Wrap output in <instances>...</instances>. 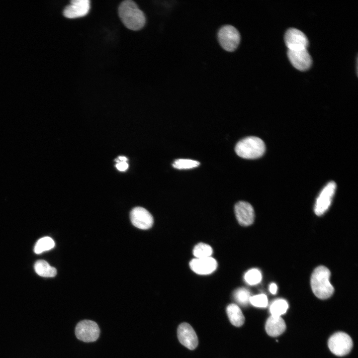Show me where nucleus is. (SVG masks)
I'll return each mask as SVG.
<instances>
[{"instance_id":"obj_11","label":"nucleus","mask_w":358,"mask_h":358,"mask_svg":"<svg viewBox=\"0 0 358 358\" xmlns=\"http://www.w3.org/2000/svg\"><path fill=\"white\" fill-rule=\"evenodd\" d=\"M287 57L292 66L296 69L304 71L309 69L312 60L307 49L287 51Z\"/></svg>"},{"instance_id":"obj_5","label":"nucleus","mask_w":358,"mask_h":358,"mask_svg":"<svg viewBox=\"0 0 358 358\" xmlns=\"http://www.w3.org/2000/svg\"><path fill=\"white\" fill-rule=\"evenodd\" d=\"M218 38L220 45L224 50L232 52L236 50L239 44L240 35L235 27L226 25L219 29Z\"/></svg>"},{"instance_id":"obj_18","label":"nucleus","mask_w":358,"mask_h":358,"mask_svg":"<svg viewBox=\"0 0 358 358\" xmlns=\"http://www.w3.org/2000/svg\"><path fill=\"white\" fill-rule=\"evenodd\" d=\"M288 308V304L285 300L277 299L271 303L269 311L271 315L280 317L286 313Z\"/></svg>"},{"instance_id":"obj_13","label":"nucleus","mask_w":358,"mask_h":358,"mask_svg":"<svg viewBox=\"0 0 358 358\" xmlns=\"http://www.w3.org/2000/svg\"><path fill=\"white\" fill-rule=\"evenodd\" d=\"M90 9L89 0H73L63 11L64 15L68 18H75L86 15Z\"/></svg>"},{"instance_id":"obj_22","label":"nucleus","mask_w":358,"mask_h":358,"mask_svg":"<svg viewBox=\"0 0 358 358\" xmlns=\"http://www.w3.org/2000/svg\"><path fill=\"white\" fill-rule=\"evenodd\" d=\"M262 278V273L257 268L249 270L244 275L245 281L249 285H254L259 283Z\"/></svg>"},{"instance_id":"obj_2","label":"nucleus","mask_w":358,"mask_h":358,"mask_svg":"<svg viewBox=\"0 0 358 358\" xmlns=\"http://www.w3.org/2000/svg\"><path fill=\"white\" fill-rule=\"evenodd\" d=\"M329 269L325 266L317 267L312 273L311 286L313 292L318 298L326 299L331 297L334 288L329 281Z\"/></svg>"},{"instance_id":"obj_24","label":"nucleus","mask_w":358,"mask_h":358,"mask_svg":"<svg viewBox=\"0 0 358 358\" xmlns=\"http://www.w3.org/2000/svg\"><path fill=\"white\" fill-rule=\"evenodd\" d=\"M250 303L257 307L265 308L267 306L268 300L264 294H260L251 297Z\"/></svg>"},{"instance_id":"obj_15","label":"nucleus","mask_w":358,"mask_h":358,"mask_svg":"<svg viewBox=\"0 0 358 358\" xmlns=\"http://www.w3.org/2000/svg\"><path fill=\"white\" fill-rule=\"evenodd\" d=\"M265 329L269 336L277 337L284 332L286 325L281 317L271 315L267 320Z\"/></svg>"},{"instance_id":"obj_3","label":"nucleus","mask_w":358,"mask_h":358,"mask_svg":"<svg viewBox=\"0 0 358 358\" xmlns=\"http://www.w3.org/2000/svg\"><path fill=\"white\" fill-rule=\"evenodd\" d=\"M235 152L239 157L254 159L262 156L266 150L264 141L255 136H249L239 141L235 146Z\"/></svg>"},{"instance_id":"obj_6","label":"nucleus","mask_w":358,"mask_h":358,"mask_svg":"<svg viewBox=\"0 0 358 358\" xmlns=\"http://www.w3.org/2000/svg\"><path fill=\"white\" fill-rule=\"evenodd\" d=\"M99 328L97 324L90 320H84L77 323L75 335L78 339L84 342L95 341L99 337Z\"/></svg>"},{"instance_id":"obj_19","label":"nucleus","mask_w":358,"mask_h":358,"mask_svg":"<svg viewBox=\"0 0 358 358\" xmlns=\"http://www.w3.org/2000/svg\"><path fill=\"white\" fill-rule=\"evenodd\" d=\"M54 246L53 240L49 237H45L38 240L34 247V251L35 253L39 254L52 249Z\"/></svg>"},{"instance_id":"obj_8","label":"nucleus","mask_w":358,"mask_h":358,"mask_svg":"<svg viewBox=\"0 0 358 358\" xmlns=\"http://www.w3.org/2000/svg\"><path fill=\"white\" fill-rule=\"evenodd\" d=\"M284 41L288 50L290 51L307 49L309 44L308 39L304 33L294 28H289L286 31Z\"/></svg>"},{"instance_id":"obj_20","label":"nucleus","mask_w":358,"mask_h":358,"mask_svg":"<svg viewBox=\"0 0 358 358\" xmlns=\"http://www.w3.org/2000/svg\"><path fill=\"white\" fill-rule=\"evenodd\" d=\"M192 252L196 258H203L210 257L213 253V250L209 245L200 243L195 246Z\"/></svg>"},{"instance_id":"obj_27","label":"nucleus","mask_w":358,"mask_h":358,"mask_svg":"<svg viewBox=\"0 0 358 358\" xmlns=\"http://www.w3.org/2000/svg\"><path fill=\"white\" fill-rule=\"evenodd\" d=\"M127 159L126 157L124 156H119L118 157V158L116 160V162H119V161H127Z\"/></svg>"},{"instance_id":"obj_1","label":"nucleus","mask_w":358,"mask_h":358,"mask_svg":"<svg viewBox=\"0 0 358 358\" xmlns=\"http://www.w3.org/2000/svg\"><path fill=\"white\" fill-rule=\"evenodd\" d=\"M119 16L128 29L136 31L142 28L146 23L144 12L131 0L123 1L118 7Z\"/></svg>"},{"instance_id":"obj_21","label":"nucleus","mask_w":358,"mask_h":358,"mask_svg":"<svg viewBox=\"0 0 358 358\" xmlns=\"http://www.w3.org/2000/svg\"><path fill=\"white\" fill-rule=\"evenodd\" d=\"M233 295L236 301L244 306L247 305L250 302L251 297L250 292L247 289L243 287L235 290Z\"/></svg>"},{"instance_id":"obj_25","label":"nucleus","mask_w":358,"mask_h":358,"mask_svg":"<svg viewBox=\"0 0 358 358\" xmlns=\"http://www.w3.org/2000/svg\"><path fill=\"white\" fill-rule=\"evenodd\" d=\"M116 167L119 171L123 172L128 168V164L126 161H119L117 162Z\"/></svg>"},{"instance_id":"obj_12","label":"nucleus","mask_w":358,"mask_h":358,"mask_svg":"<svg viewBox=\"0 0 358 358\" xmlns=\"http://www.w3.org/2000/svg\"><path fill=\"white\" fill-rule=\"evenodd\" d=\"M234 209L236 218L240 225L247 226L254 222V210L249 203L243 201H239L235 204Z\"/></svg>"},{"instance_id":"obj_9","label":"nucleus","mask_w":358,"mask_h":358,"mask_svg":"<svg viewBox=\"0 0 358 358\" xmlns=\"http://www.w3.org/2000/svg\"><path fill=\"white\" fill-rule=\"evenodd\" d=\"M130 220L132 224L140 229L150 228L153 224V217L151 214L142 207L134 208L130 213Z\"/></svg>"},{"instance_id":"obj_7","label":"nucleus","mask_w":358,"mask_h":358,"mask_svg":"<svg viewBox=\"0 0 358 358\" xmlns=\"http://www.w3.org/2000/svg\"><path fill=\"white\" fill-rule=\"evenodd\" d=\"M336 189L334 181L328 182L322 189L317 197L314 212L318 216L323 215L329 208Z\"/></svg>"},{"instance_id":"obj_14","label":"nucleus","mask_w":358,"mask_h":358,"mask_svg":"<svg viewBox=\"0 0 358 358\" xmlns=\"http://www.w3.org/2000/svg\"><path fill=\"white\" fill-rule=\"evenodd\" d=\"M190 268L199 274H208L213 272L217 267L216 261L209 257L203 258H196L189 263Z\"/></svg>"},{"instance_id":"obj_16","label":"nucleus","mask_w":358,"mask_h":358,"mask_svg":"<svg viewBox=\"0 0 358 358\" xmlns=\"http://www.w3.org/2000/svg\"><path fill=\"white\" fill-rule=\"evenodd\" d=\"M226 312L230 322L234 326L240 327L243 325L245 317L237 305L233 303L229 304L227 307Z\"/></svg>"},{"instance_id":"obj_17","label":"nucleus","mask_w":358,"mask_h":358,"mask_svg":"<svg viewBox=\"0 0 358 358\" xmlns=\"http://www.w3.org/2000/svg\"><path fill=\"white\" fill-rule=\"evenodd\" d=\"M34 269L39 275L43 277H52L57 274L56 269L44 260L37 261L35 263Z\"/></svg>"},{"instance_id":"obj_26","label":"nucleus","mask_w":358,"mask_h":358,"mask_svg":"<svg viewBox=\"0 0 358 358\" xmlns=\"http://www.w3.org/2000/svg\"><path fill=\"white\" fill-rule=\"evenodd\" d=\"M277 285L274 283H271L269 286V290L272 294H275L277 292Z\"/></svg>"},{"instance_id":"obj_10","label":"nucleus","mask_w":358,"mask_h":358,"mask_svg":"<svg viewBox=\"0 0 358 358\" xmlns=\"http://www.w3.org/2000/svg\"><path fill=\"white\" fill-rule=\"evenodd\" d=\"M178 337L180 343L189 350H194L198 345V338L192 327L182 323L178 328Z\"/></svg>"},{"instance_id":"obj_23","label":"nucleus","mask_w":358,"mask_h":358,"mask_svg":"<svg viewBox=\"0 0 358 358\" xmlns=\"http://www.w3.org/2000/svg\"><path fill=\"white\" fill-rule=\"evenodd\" d=\"M199 165L200 163L195 160L186 159H179L174 162L173 166L174 168L177 169L185 170L197 167Z\"/></svg>"},{"instance_id":"obj_4","label":"nucleus","mask_w":358,"mask_h":358,"mask_svg":"<svg viewBox=\"0 0 358 358\" xmlns=\"http://www.w3.org/2000/svg\"><path fill=\"white\" fill-rule=\"evenodd\" d=\"M331 352L337 356L348 354L353 347V341L350 336L344 332H337L329 338L328 343Z\"/></svg>"}]
</instances>
